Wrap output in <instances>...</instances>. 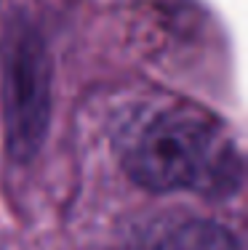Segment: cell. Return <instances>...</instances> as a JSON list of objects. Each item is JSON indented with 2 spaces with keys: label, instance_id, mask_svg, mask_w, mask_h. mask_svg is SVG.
<instances>
[{
  "label": "cell",
  "instance_id": "1",
  "mask_svg": "<svg viewBox=\"0 0 248 250\" xmlns=\"http://www.w3.org/2000/svg\"><path fill=\"white\" fill-rule=\"evenodd\" d=\"M128 176L152 192L198 189L232 192L240 181V160L222 123L190 104L152 112L131 130L123 146Z\"/></svg>",
  "mask_w": 248,
  "mask_h": 250
},
{
  "label": "cell",
  "instance_id": "2",
  "mask_svg": "<svg viewBox=\"0 0 248 250\" xmlns=\"http://www.w3.org/2000/svg\"><path fill=\"white\" fill-rule=\"evenodd\" d=\"M3 133L5 152L16 163L38 157L51 123V67L48 45L24 14L5 24L3 43Z\"/></svg>",
  "mask_w": 248,
  "mask_h": 250
},
{
  "label": "cell",
  "instance_id": "3",
  "mask_svg": "<svg viewBox=\"0 0 248 250\" xmlns=\"http://www.w3.org/2000/svg\"><path fill=\"white\" fill-rule=\"evenodd\" d=\"M155 250H243L227 226L205 218L184 221L158 242Z\"/></svg>",
  "mask_w": 248,
  "mask_h": 250
}]
</instances>
